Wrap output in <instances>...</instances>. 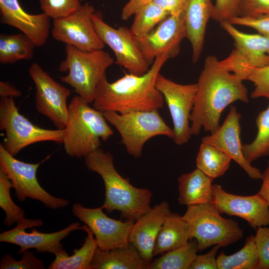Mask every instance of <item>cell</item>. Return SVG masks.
Masks as SVG:
<instances>
[{
    "label": "cell",
    "instance_id": "cell-1",
    "mask_svg": "<svg viewBox=\"0 0 269 269\" xmlns=\"http://www.w3.org/2000/svg\"><path fill=\"white\" fill-rule=\"evenodd\" d=\"M243 81L224 68L216 56L205 58L190 117L191 135H198L202 128L214 133L220 127L221 114L228 106L236 101L248 103V91Z\"/></svg>",
    "mask_w": 269,
    "mask_h": 269
},
{
    "label": "cell",
    "instance_id": "cell-2",
    "mask_svg": "<svg viewBox=\"0 0 269 269\" xmlns=\"http://www.w3.org/2000/svg\"><path fill=\"white\" fill-rule=\"evenodd\" d=\"M168 59L165 54L157 56L148 71L141 75L126 73L113 82H109L105 76L97 86L93 107L102 112L120 114L162 108L164 98L156 81Z\"/></svg>",
    "mask_w": 269,
    "mask_h": 269
},
{
    "label": "cell",
    "instance_id": "cell-3",
    "mask_svg": "<svg viewBox=\"0 0 269 269\" xmlns=\"http://www.w3.org/2000/svg\"><path fill=\"white\" fill-rule=\"evenodd\" d=\"M84 158L87 168L99 174L104 181L105 198L102 206L108 213L118 211L122 218L135 222L151 209V192L133 186L121 175L110 152L99 148Z\"/></svg>",
    "mask_w": 269,
    "mask_h": 269
},
{
    "label": "cell",
    "instance_id": "cell-4",
    "mask_svg": "<svg viewBox=\"0 0 269 269\" xmlns=\"http://www.w3.org/2000/svg\"><path fill=\"white\" fill-rule=\"evenodd\" d=\"M89 104L77 95L68 105L62 143L66 153L72 157H85L100 148L101 140L105 142L113 134L103 112Z\"/></svg>",
    "mask_w": 269,
    "mask_h": 269
},
{
    "label": "cell",
    "instance_id": "cell-5",
    "mask_svg": "<svg viewBox=\"0 0 269 269\" xmlns=\"http://www.w3.org/2000/svg\"><path fill=\"white\" fill-rule=\"evenodd\" d=\"M65 50L66 58L60 63L58 70L68 73L60 77L61 81L70 85L89 103H93L97 86L114 63L113 58L103 49L85 51L66 45Z\"/></svg>",
    "mask_w": 269,
    "mask_h": 269
},
{
    "label": "cell",
    "instance_id": "cell-6",
    "mask_svg": "<svg viewBox=\"0 0 269 269\" xmlns=\"http://www.w3.org/2000/svg\"><path fill=\"white\" fill-rule=\"evenodd\" d=\"M220 214L210 202L187 206L182 216L188 224L191 239L197 242L199 252L215 245L225 247L243 237L239 223Z\"/></svg>",
    "mask_w": 269,
    "mask_h": 269
},
{
    "label": "cell",
    "instance_id": "cell-7",
    "mask_svg": "<svg viewBox=\"0 0 269 269\" xmlns=\"http://www.w3.org/2000/svg\"><path fill=\"white\" fill-rule=\"evenodd\" d=\"M158 110L124 114L108 111L103 114L108 122L120 134L127 152L139 158L142 155L144 144L152 137L164 135L173 138V129L166 124Z\"/></svg>",
    "mask_w": 269,
    "mask_h": 269
},
{
    "label": "cell",
    "instance_id": "cell-8",
    "mask_svg": "<svg viewBox=\"0 0 269 269\" xmlns=\"http://www.w3.org/2000/svg\"><path fill=\"white\" fill-rule=\"evenodd\" d=\"M0 129L5 133L3 146L13 156L34 143L44 141L63 143V130L45 129L33 124L19 113L12 97L0 99Z\"/></svg>",
    "mask_w": 269,
    "mask_h": 269
},
{
    "label": "cell",
    "instance_id": "cell-9",
    "mask_svg": "<svg viewBox=\"0 0 269 269\" xmlns=\"http://www.w3.org/2000/svg\"><path fill=\"white\" fill-rule=\"evenodd\" d=\"M41 162L30 163L19 160L0 144V168L8 175L15 190V195L21 202L29 198L41 202L52 209L65 208L70 202L49 194L39 184L36 172Z\"/></svg>",
    "mask_w": 269,
    "mask_h": 269
},
{
    "label": "cell",
    "instance_id": "cell-10",
    "mask_svg": "<svg viewBox=\"0 0 269 269\" xmlns=\"http://www.w3.org/2000/svg\"><path fill=\"white\" fill-rule=\"evenodd\" d=\"M91 18L100 39L114 52L116 64L135 75H141L148 71L150 65L145 59L130 29L125 26L113 28L103 20L100 12H94Z\"/></svg>",
    "mask_w": 269,
    "mask_h": 269
},
{
    "label": "cell",
    "instance_id": "cell-11",
    "mask_svg": "<svg viewBox=\"0 0 269 269\" xmlns=\"http://www.w3.org/2000/svg\"><path fill=\"white\" fill-rule=\"evenodd\" d=\"M157 89L163 96L173 125L174 143L182 145L192 135L190 117L197 91V84H180L159 74L156 81Z\"/></svg>",
    "mask_w": 269,
    "mask_h": 269
},
{
    "label": "cell",
    "instance_id": "cell-12",
    "mask_svg": "<svg viewBox=\"0 0 269 269\" xmlns=\"http://www.w3.org/2000/svg\"><path fill=\"white\" fill-rule=\"evenodd\" d=\"M185 6L170 14L146 35L135 36L140 50L149 65L160 55L165 54L169 59L178 54L180 43L186 38Z\"/></svg>",
    "mask_w": 269,
    "mask_h": 269
},
{
    "label": "cell",
    "instance_id": "cell-13",
    "mask_svg": "<svg viewBox=\"0 0 269 269\" xmlns=\"http://www.w3.org/2000/svg\"><path fill=\"white\" fill-rule=\"evenodd\" d=\"M95 11L93 5L86 2L68 16L54 20L53 37L82 51L103 49L105 44L97 33L91 18Z\"/></svg>",
    "mask_w": 269,
    "mask_h": 269
},
{
    "label": "cell",
    "instance_id": "cell-14",
    "mask_svg": "<svg viewBox=\"0 0 269 269\" xmlns=\"http://www.w3.org/2000/svg\"><path fill=\"white\" fill-rule=\"evenodd\" d=\"M29 75L36 88L35 106L59 130H63L68 117V98L71 91L57 83L37 63L29 68Z\"/></svg>",
    "mask_w": 269,
    "mask_h": 269
},
{
    "label": "cell",
    "instance_id": "cell-15",
    "mask_svg": "<svg viewBox=\"0 0 269 269\" xmlns=\"http://www.w3.org/2000/svg\"><path fill=\"white\" fill-rule=\"evenodd\" d=\"M43 224L41 219L23 218L16 223L14 228L0 234V242L19 246L20 249L17 252L18 254H22L26 250L34 249L39 253L55 255L63 249L61 241L71 232L81 230L82 227L78 222H75L60 231L53 233L40 232L34 228L32 229L30 233L25 231L27 229L40 227Z\"/></svg>",
    "mask_w": 269,
    "mask_h": 269
},
{
    "label": "cell",
    "instance_id": "cell-16",
    "mask_svg": "<svg viewBox=\"0 0 269 269\" xmlns=\"http://www.w3.org/2000/svg\"><path fill=\"white\" fill-rule=\"evenodd\" d=\"M102 206L85 207L79 203L74 204L72 213L92 232L98 248L109 250L129 245V238L134 221L116 220L109 217Z\"/></svg>",
    "mask_w": 269,
    "mask_h": 269
},
{
    "label": "cell",
    "instance_id": "cell-17",
    "mask_svg": "<svg viewBox=\"0 0 269 269\" xmlns=\"http://www.w3.org/2000/svg\"><path fill=\"white\" fill-rule=\"evenodd\" d=\"M221 27L232 37L234 49L220 64L233 73L241 66L262 67L269 65V38L261 34H249L237 29L227 21Z\"/></svg>",
    "mask_w": 269,
    "mask_h": 269
},
{
    "label": "cell",
    "instance_id": "cell-18",
    "mask_svg": "<svg viewBox=\"0 0 269 269\" xmlns=\"http://www.w3.org/2000/svg\"><path fill=\"white\" fill-rule=\"evenodd\" d=\"M210 202L219 213L240 217L256 230L269 225V205L258 193L251 196L233 194L214 184Z\"/></svg>",
    "mask_w": 269,
    "mask_h": 269
},
{
    "label": "cell",
    "instance_id": "cell-19",
    "mask_svg": "<svg viewBox=\"0 0 269 269\" xmlns=\"http://www.w3.org/2000/svg\"><path fill=\"white\" fill-rule=\"evenodd\" d=\"M241 117L236 107L231 106L222 126L214 133L202 137L201 141L211 144L224 152L237 163L250 178L261 179L262 173L247 160L243 152L240 123Z\"/></svg>",
    "mask_w": 269,
    "mask_h": 269
},
{
    "label": "cell",
    "instance_id": "cell-20",
    "mask_svg": "<svg viewBox=\"0 0 269 269\" xmlns=\"http://www.w3.org/2000/svg\"><path fill=\"white\" fill-rule=\"evenodd\" d=\"M171 213L168 203L163 201L134 222L129 235V243L137 249L148 264L153 260V249L159 231Z\"/></svg>",
    "mask_w": 269,
    "mask_h": 269
},
{
    "label": "cell",
    "instance_id": "cell-21",
    "mask_svg": "<svg viewBox=\"0 0 269 269\" xmlns=\"http://www.w3.org/2000/svg\"><path fill=\"white\" fill-rule=\"evenodd\" d=\"M1 23L14 27L29 37L36 46L46 42L50 28V18L44 13L26 12L18 0H0Z\"/></svg>",
    "mask_w": 269,
    "mask_h": 269
},
{
    "label": "cell",
    "instance_id": "cell-22",
    "mask_svg": "<svg viewBox=\"0 0 269 269\" xmlns=\"http://www.w3.org/2000/svg\"><path fill=\"white\" fill-rule=\"evenodd\" d=\"M214 4L211 0H187L185 8L186 38L192 49V62L196 63L202 52L206 28L212 17Z\"/></svg>",
    "mask_w": 269,
    "mask_h": 269
},
{
    "label": "cell",
    "instance_id": "cell-23",
    "mask_svg": "<svg viewBox=\"0 0 269 269\" xmlns=\"http://www.w3.org/2000/svg\"><path fill=\"white\" fill-rule=\"evenodd\" d=\"M148 265L130 243L109 250L98 248L91 263L92 269H148Z\"/></svg>",
    "mask_w": 269,
    "mask_h": 269
},
{
    "label": "cell",
    "instance_id": "cell-24",
    "mask_svg": "<svg viewBox=\"0 0 269 269\" xmlns=\"http://www.w3.org/2000/svg\"><path fill=\"white\" fill-rule=\"evenodd\" d=\"M213 180L197 168L180 175L178 178L179 204L188 206L210 202Z\"/></svg>",
    "mask_w": 269,
    "mask_h": 269
},
{
    "label": "cell",
    "instance_id": "cell-25",
    "mask_svg": "<svg viewBox=\"0 0 269 269\" xmlns=\"http://www.w3.org/2000/svg\"><path fill=\"white\" fill-rule=\"evenodd\" d=\"M191 240L188 224L183 216L171 213L165 219L157 236L153 256L178 248Z\"/></svg>",
    "mask_w": 269,
    "mask_h": 269
},
{
    "label": "cell",
    "instance_id": "cell-26",
    "mask_svg": "<svg viewBox=\"0 0 269 269\" xmlns=\"http://www.w3.org/2000/svg\"><path fill=\"white\" fill-rule=\"evenodd\" d=\"M81 230L87 233L84 242L79 249H75L69 256L64 249L55 254V259L48 269H92L91 263L98 246L92 232L86 225Z\"/></svg>",
    "mask_w": 269,
    "mask_h": 269
},
{
    "label": "cell",
    "instance_id": "cell-27",
    "mask_svg": "<svg viewBox=\"0 0 269 269\" xmlns=\"http://www.w3.org/2000/svg\"><path fill=\"white\" fill-rule=\"evenodd\" d=\"M36 45L23 33L0 35V62L14 63L21 60H29L34 55Z\"/></svg>",
    "mask_w": 269,
    "mask_h": 269
},
{
    "label": "cell",
    "instance_id": "cell-28",
    "mask_svg": "<svg viewBox=\"0 0 269 269\" xmlns=\"http://www.w3.org/2000/svg\"><path fill=\"white\" fill-rule=\"evenodd\" d=\"M231 160L216 147L201 142L196 159V167L214 179L225 174L229 168Z\"/></svg>",
    "mask_w": 269,
    "mask_h": 269
},
{
    "label": "cell",
    "instance_id": "cell-29",
    "mask_svg": "<svg viewBox=\"0 0 269 269\" xmlns=\"http://www.w3.org/2000/svg\"><path fill=\"white\" fill-rule=\"evenodd\" d=\"M198 252L197 241L191 240L152 261L148 269H189Z\"/></svg>",
    "mask_w": 269,
    "mask_h": 269
},
{
    "label": "cell",
    "instance_id": "cell-30",
    "mask_svg": "<svg viewBox=\"0 0 269 269\" xmlns=\"http://www.w3.org/2000/svg\"><path fill=\"white\" fill-rule=\"evenodd\" d=\"M217 263L219 269H260L255 235L248 236L244 247L232 255L221 252L217 257Z\"/></svg>",
    "mask_w": 269,
    "mask_h": 269
},
{
    "label": "cell",
    "instance_id": "cell-31",
    "mask_svg": "<svg viewBox=\"0 0 269 269\" xmlns=\"http://www.w3.org/2000/svg\"><path fill=\"white\" fill-rule=\"evenodd\" d=\"M257 135L251 143L243 144V152L250 163L263 156H269V105L256 118Z\"/></svg>",
    "mask_w": 269,
    "mask_h": 269
},
{
    "label": "cell",
    "instance_id": "cell-32",
    "mask_svg": "<svg viewBox=\"0 0 269 269\" xmlns=\"http://www.w3.org/2000/svg\"><path fill=\"white\" fill-rule=\"evenodd\" d=\"M169 15L153 1L149 2L135 13L130 30L136 37L143 36Z\"/></svg>",
    "mask_w": 269,
    "mask_h": 269
},
{
    "label": "cell",
    "instance_id": "cell-33",
    "mask_svg": "<svg viewBox=\"0 0 269 269\" xmlns=\"http://www.w3.org/2000/svg\"><path fill=\"white\" fill-rule=\"evenodd\" d=\"M12 183L6 173L0 168V207L5 213L3 224L10 227L24 218V211L13 201L10 195Z\"/></svg>",
    "mask_w": 269,
    "mask_h": 269
},
{
    "label": "cell",
    "instance_id": "cell-34",
    "mask_svg": "<svg viewBox=\"0 0 269 269\" xmlns=\"http://www.w3.org/2000/svg\"><path fill=\"white\" fill-rule=\"evenodd\" d=\"M233 73L243 80H247L254 83L255 88L251 95L252 98L269 99V65L262 67L241 66Z\"/></svg>",
    "mask_w": 269,
    "mask_h": 269
},
{
    "label": "cell",
    "instance_id": "cell-35",
    "mask_svg": "<svg viewBox=\"0 0 269 269\" xmlns=\"http://www.w3.org/2000/svg\"><path fill=\"white\" fill-rule=\"evenodd\" d=\"M39 2L43 13L53 20L68 16L81 5L80 0H39Z\"/></svg>",
    "mask_w": 269,
    "mask_h": 269
},
{
    "label": "cell",
    "instance_id": "cell-36",
    "mask_svg": "<svg viewBox=\"0 0 269 269\" xmlns=\"http://www.w3.org/2000/svg\"><path fill=\"white\" fill-rule=\"evenodd\" d=\"M42 260L38 259L34 253L26 250L22 254L20 260L16 261L10 255H5L0 264V269H44Z\"/></svg>",
    "mask_w": 269,
    "mask_h": 269
},
{
    "label": "cell",
    "instance_id": "cell-37",
    "mask_svg": "<svg viewBox=\"0 0 269 269\" xmlns=\"http://www.w3.org/2000/svg\"><path fill=\"white\" fill-rule=\"evenodd\" d=\"M233 25H240L253 28L260 34L269 38V14L256 16H235L227 20Z\"/></svg>",
    "mask_w": 269,
    "mask_h": 269
},
{
    "label": "cell",
    "instance_id": "cell-38",
    "mask_svg": "<svg viewBox=\"0 0 269 269\" xmlns=\"http://www.w3.org/2000/svg\"><path fill=\"white\" fill-rule=\"evenodd\" d=\"M241 0H216L212 18L220 23L239 14Z\"/></svg>",
    "mask_w": 269,
    "mask_h": 269
},
{
    "label": "cell",
    "instance_id": "cell-39",
    "mask_svg": "<svg viewBox=\"0 0 269 269\" xmlns=\"http://www.w3.org/2000/svg\"><path fill=\"white\" fill-rule=\"evenodd\" d=\"M255 241L259 257L260 269H269V228L258 227Z\"/></svg>",
    "mask_w": 269,
    "mask_h": 269
},
{
    "label": "cell",
    "instance_id": "cell-40",
    "mask_svg": "<svg viewBox=\"0 0 269 269\" xmlns=\"http://www.w3.org/2000/svg\"><path fill=\"white\" fill-rule=\"evenodd\" d=\"M269 14V0H241L239 16Z\"/></svg>",
    "mask_w": 269,
    "mask_h": 269
},
{
    "label": "cell",
    "instance_id": "cell-41",
    "mask_svg": "<svg viewBox=\"0 0 269 269\" xmlns=\"http://www.w3.org/2000/svg\"><path fill=\"white\" fill-rule=\"evenodd\" d=\"M220 247L215 245L208 253L197 255L189 269H217L216 254Z\"/></svg>",
    "mask_w": 269,
    "mask_h": 269
},
{
    "label": "cell",
    "instance_id": "cell-42",
    "mask_svg": "<svg viewBox=\"0 0 269 269\" xmlns=\"http://www.w3.org/2000/svg\"><path fill=\"white\" fill-rule=\"evenodd\" d=\"M152 0H129L122 9L121 17L123 20H127L135 13L144 4Z\"/></svg>",
    "mask_w": 269,
    "mask_h": 269
},
{
    "label": "cell",
    "instance_id": "cell-43",
    "mask_svg": "<svg viewBox=\"0 0 269 269\" xmlns=\"http://www.w3.org/2000/svg\"><path fill=\"white\" fill-rule=\"evenodd\" d=\"M152 1L170 14L182 8L186 3L182 0H152Z\"/></svg>",
    "mask_w": 269,
    "mask_h": 269
},
{
    "label": "cell",
    "instance_id": "cell-44",
    "mask_svg": "<svg viewBox=\"0 0 269 269\" xmlns=\"http://www.w3.org/2000/svg\"><path fill=\"white\" fill-rule=\"evenodd\" d=\"M21 95V92L9 83L4 81L0 82V96L1 98L19 97Z\"/></svg>",
    "mask_w": 269,
    "mask_h": 269
},
{
    "label": "cell",
    "instance_id": "cell-45",
    "mask_svg": "<svg viewBox=\"0 0 269 269\" xmlns=\"http://www.w3.org/2000/svg\"><path fill=\"white\" fill-rule=\"evenodd\" d=\"M262 184L258 193L261 195L269 205V161L268 166L262 173Z\"/></svg>",
    "mask_w": 269,
    "mask_h": 269
},
{
    "label": "cell",
    "instance_id": "cell-46",
    "mask_svg": "<svg viewBox=\"0 0 269 269\" xmlns=\"http://www.w3.org/2000/svg\"><path fill=\"white\" fill-rule=\"evenodd\" d=\"M182 1L183 2L185 3V2H186V1H187V0H182Z\"/></svg>",
    "mask_w": 269,
    "mask_h": 269
},
{
    "label": "cell",
    "instance_id": "cell-47",
    "mask_svg": "<svg viewBox=\"0 0 269 269\" xmlns=\"http://www.w3.org/2000/svg\"><path fill=\"white\" fill-rule=\"evenodd\" d=\"M83 0H80L81 1H83Z\"/></svg>",
    "mask_w": 269,
    "mask_h": 269
}]
</instances>
